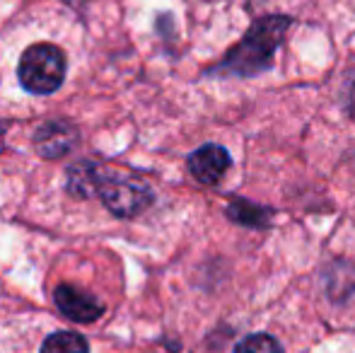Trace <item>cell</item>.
<instances>
[{
	"label": "cell",
	"mask_w": 355,
	"mask_h": 353,
	"mask_svg": "<svg viewBox=\"0 0 355 353\" xmlns=\"http://www.w3.org/2000/svg\"><path fill=\"white\" fill-rule=\"evenodd\" d=\"M290 24L293 19L285 15H268V17L257 19L242 42L227 53L220 71H227L232 76H257L271 68L276 49L281 46Z\"/></svg>",
	"instance_id": "obj_1"
},
{
	"label": "cell",
	"mask_w": 355,
	"mask_h": 353,
	"mask_svg": "<svg viewBox=\"0 0 355 353\" xmlns=\"http://www.w3.org/2000/svg\"><path fill=\"white\" fill-rule=\"evenodd\" d=\"M17 78L27 92H56L66 80V56L53 44H34L19 58Z\"/></svg>",
	"instance_id": "obj_2"
},
{
	"label": "cell",
	"mask_w": 355,
	"mask_h": 353,
	"mask_svg": "<svg viewBox=\"0 0 355 353\" xmlns=\"http://www.w3.org/2000/svg\"><path fill=\"white\" fill-rule=\"evenodd\" d=\"M94 191L99 193L104 206L119 218H133L153 203V191L145 184L128 177L102 175V170H99Z\"/></svg>",
	"instance_id": "obj_3"
},
{
	"label": "cell",
	"mask_w": 355,
	"mask_h": 353,
	"mask_svg": "<svg viewBox=\"0 0 355 353\" xmlns=\"http://www.w3.org/2000/svg\"><path fill=\"white\" fill-rule=\"evenodd\" d=\"M53 302H56L58 312H61L63 317H68V320H73V322H80V325L94 322L97 317H102V312H104V305L97 298L80 291V288H75V286H66V283L56 288Z\"/></svg>",
	"instance_id": "obj_4"
},
{
	"label": "cell",
	"mask_w": 355,
	"mask_h": 353,
	"mask_svg": "<svg viewBox=\"0 0 355 353\" xmlns=\"http://www.w3.org/2000/svg\"><path fill=\"white\" fill-rule=\"evenodd\" d=\"M230 165H232L230 153L223 146H215V143L198 148L189 157V172H191V177L198 184H206V187L218 184L225 177V172L230 170Z\"/></svg>",
	"instance_id": "obj_5"
},
{
	"label": "cell",
	"mask_w": 355,
	"mask_h": 353,
	"mask_svg": "<svg viewBox=\"0 0 355 353\" xmlns=\"http://www.w3.org/2000/svg\"><path fill=\"white\" fill-rule=\"evenodd\" d=\"M78 141V131L68 121H46L34 133V148L42 157H63Z\"/></svg>",
	"instance_id": "obj_6"
},
{
	"label": "cell",
	"mask_w": 355,
	"mask_h": 353,
	"mask_svg": "<svg viewBox=\"0 0 355 353\" xmlns=\"http://www.w3.org/2000/svg\"><path fill=\"white\" fill-rule=\"evenodd\" d=\"M42 353H89V346L78 332H56L44 341Z\"/></svg>",
	"instance_id": "obj_7"
},
{
	"label": "cell",
	"mask_w": 355,
	"mask_h": 353,
	"mask_svg": "<svg viewBox=\"0 0 355 353\" xmlns=\"http://www.w3.org/2000/svg\"><path fill=\"white\" fill-rule=\"evenodd\" d=\"M234 353H283L281 344L268 334H252L237 344Z\"/></svg>",
	"instance_id": "obj_8"
},
{
	"label": "cell",
	"mask_w": 355,
	"mask_h": 353,
	"mask_svg": "<svg viewBox=\"0 0 355 353\" xmlns=\"http://www.w3.org/2000/svg\"><path fill=\"white\" fill-rule=\"evenodd\" d=\"M3 131H5V126H0V150L5 148V146H3Z\"/></svg>",
	"instance_id": "obj_9"
}]
</instances>
